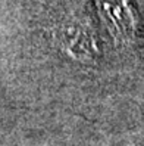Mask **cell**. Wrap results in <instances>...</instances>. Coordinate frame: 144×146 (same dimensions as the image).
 <instances>
[{
	"mask_svg": "<svg viewBox=\"0 0 144 146\" xmlns=\"http://www.w3.org/2000/svg\"><path fill=\"white\" fill-rule=\"evenodd\" d=\"M57 40L71 56L81 61L94 59L99 53L94 33L88 25L80 21L65 22L57 31Z\"/></svg>",
	"mask_w": 144,
	"mask_h": 146,
	"instance_id": "7a4b0ae2",
	"label": "cell"
},
{
	"mask_svg": "<svg viewBox=\"0 0 144 146\" xmlns=\"http://www.w3.org/2000/svg\"><path fill=\"white\" fill-rule=\"evenodd\" d=\"M97 11L116 43H131L138 30V16L130 0H96Z\"/></svg>",
	"mask_w": 144,
	"mask_h": 146,
	"instance_id": "6da1fadb",
	"label": "cell"
}]
</instances>
